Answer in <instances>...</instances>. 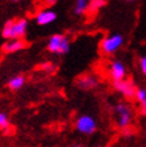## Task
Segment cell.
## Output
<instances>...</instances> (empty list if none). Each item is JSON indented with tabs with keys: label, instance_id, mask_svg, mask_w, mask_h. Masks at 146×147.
<instances>
[{
	"label": "cell",
	"instance_id": "1",
	"mask_svg": "<svg viewBox=\"0 0 146 147\" xmlns=\"http://www.w3.org/2000/svg\"><path fill=\"white\" fill-rule=\"evenodd\" d=\"M28 30V20L25 18H19V19H10L7 20L4 28L1 35L6 40H22L25 36Z\"/></svg>",
	"mask_w": 146,
	"mask_h": 147
},
{
	"label": "cell",
	"instance_id": "7",
	"mask_svg": "<svg viewBox=\"0 0 146 147\" xmlns=\"http://www.w3.org/2000/svg\"><path fill=\"white\" fill-rule=\"evenodd\" d=\"M114 87L116 91H119L120 93H122L125 97L127 98H132L135 97V92L137 89L134 87V85L127 82V80H121V82H114Z\"/></svg>",
	"mask_w": 146,
	"mask_h": 147
},
{
	"label": "cell",
	"instance_id": "17",
	"mask_svg": "<svg viewBox=\"0 0 146 147\" xmlns=\"http://www.w3.org/2000/svg\"><path fill=\"white\" fill-rule=\"evenodd\" d=\"M41 68L43 71H46V72H53L55 69V66L53 63H50V62H46V63H43L41 66Z\"/></svg>",
	"mask_w": 146,
	"mask_h": 147
},
{
	"label": "cell",
	"instance_id": "2",
	"mask_svg": "<svg viewBox=\"0 0 146 147\" xmlns=\"http://www.w3.org/2000/svg\"><path fill=\"white\" fill-rule=\"evenodd\" d=\"M123 43V37L119 34L109 35L104 37L101 42V49L105 55H112L118 51Z\"/></svg>",
	"mask_w": 146,
	"mask_h": 147
},
{
	"label": "cell",
	"instance_id": "19",
	"mask_svg": "<svg viewBox=\"0 0 146 147\" xmlns=\"http://www.w3.org/2000/svg\"><path fill=\"white\" fill-rule=\"evenodd\" d=\"M97 147H99V146H97Z\"/></svg>",
	"mask_w": 146,
	"mask_h": 147
},
{
	"label": "cell",
	"instance_id": "18",
	"mask_svg": "<svg viewBox=\"0 0 146 147\" xmlns=\"http://www.w3.org/2000/svg\"><path fill=\"white\" fill-rule=\"evenodd\" d=\"M71 147H85L84 145H80V144H74V145H72Z\"/></svg>",
	"mask_w": 146,
	"mask_h": 147
},
{
	"label": "cell",
	"instance_id": "11",
	"mask_svg": "<svg viewBox=\"0 0 146 147\" xmlns=\"http://www.w3.org/2000/svg\"><path fill=\"white\" fill-rule=\"evenodd\" d=\"M25 84V78L23 76H16V77H12L9 83H7V86H9V89L12 90V91H17L19 89L24 86Z\"/></svg>",
	"mask_w": 146,
	"mask_h": 147
},
{
	"label": "cell",
	"instance_id": "4",
	"mask_svg": "<svg viewBox=\"0 0 146 147\" xmlns=\"http://www.w3.org/2000/svg\"><path fill=\"white\" fill-rule=\"evenodd\" d=\"M115 111L118 114V124L120 128H127L129 124H130V121H132V109L128 104L126 103H119L116 104L115 107Z\"/></svg>",
	"mask_w": 146,
	"mask_h": 147
},
{
	"label": "cell",
	"instance_id": "16",
	"mask_svg": "<svg viewBox=\"0 0 146 147\" xmlns=\"http://www.w3.org/2000/svg\"><path fill=\"white\" fill-rule=\"evenodd\" d=\"M139 66H140L141 73L146 77V56L140 57V60H139Z\"/></svg>",
	"mask_w": 146,
	"mask_h": 147
},
{
	"label": "cell",
	"instance_id": "12",
	"mask_svg": "<svg viewBox=\"0 0 146 147\" xmlns=\"http://www.w3.org/2000/svg\"><path fill=\"white\" fill-rule=\"evenodd\" d=\"M89 10H90V3L86 1V0H77L74 7H73V12L77 16H82Z\"/></svg>",
	"mask_w": 146,
	"mask_h": 147
},
{
	"label": "cell",
	"instance_id": "8",
	"mask_svg": "<svg viewBox=\"0 0 146 147\" xmlns=\"http://www.w3.org/2000/svg\"><path fill=\"white\" fill-rule=\"evenodd\" d=\"M98 85V80L96 77L93 76H90V74H85V76H82L77 79V86L79 89L82 90H85V91H89V90H92L95 89Z\"/></svg>",
	"mask_w": 146,
	"mask_h": 147
},
{
	"label": "cell",
	"instance_id": "13",
	"mask_svg": "<svg viewBox=\"0 0 146 147\" xmlns=\"http://www.w3.org/2000/svg\"><path fill=\"white\" fill-rule=\"evenodd\" d=\"M135 98L140 103L141 105V113L143 114H146V89H137V92H135Z\"/></svg>",
	"mask_w": 146,
	"mask_h": 147
},
{
	"label": "cell",
	"instance_id": "15",
	"mask_svg": "<svg viewBox=\"0 0 146 147\" xmlns=\"http://www.w3.org/2000/svg\"><path fill=\"white\" fill-rule=\"evenodd\" d=\"M10 126L9 117L5 113H0V129H6Z\"/></svg>",
	"mask_w": 146,
	"mask_h": 147
},
{
	"label": "cell",
	"instance_id": "10",
	"mask_svg": "<svg viewBox=\"0 0 146 147\" xmlns=\"http://www.w3.org/2000/svg\"><path fill=\"white\" fill-rule=\"evenodd\" d=\"M25 47H26V45L23 40H11L5 43L4 50L6 53H16V51L24 49Z\"/></svg>",
	"mask_w": 146,
	"mask_h": 147
},
{
	"label": "cell",
	"instance_id": "9",
	"mask_svg": "<svg viewBox=\"0 0 146 147\" xmlns=\"http://www.w3.org/2000/svg\"><path fill=\"white\" fill-rule=\"evenodd\" d=\"M65 38H66V36L60 35V34L53 35L52 37L49 38L48 45H47V49H48L49 53H53V54L59 53L60 47H61V45H62V42H64Z\"/></svg>",
	"mask_w": 146,
	"mask_h": 147
},
{
	"label": "cell",
	"instance_id": "5",
	"mask_svg": "<svg viewBox=\"0 0 146 147\" xmlns=\"http://www.w3.org/2000/svg\"><path fill=\"white\" fill-rule=\"evenodd\" d=\"M109 74L114 82H121L125 80L126 77V66L119 60H114L109 65Z\"/></svg>",
	"mask_w": 146,
	"mask_h": 147
},
{
	"label": "cell",
	"instance_id": "6",
	"mask_svg": "<svg viewBox=\"0 0 146 147\" xmlns=\"http://www.w3.org/2000/svg\"><path fill=\"white\" fill-rule=\"evenodd\" d=\"M56 18H57V14L55 13V11L46 9V10L40 11L37 14H36L35 20H36V24H37V25L45 26V25L52 24L53 22L56 20Z\"/></svg>",
	"mask_w": 146,
	"mask_h": 147
},
{
	"label": "cell",
	"instance_id": "3",
	"mask_svg": "<svg viewBox=\"0 0 146 147\" xmlns=\"http://www.w3.org/2000/svg\"><path fill=\"white\" fill-rule=\"evenodd\" d=\"M76 129L84 135H91L97 129V122L90 115H82L76 121Z\"/></svg>",
	"mask_w": 146,
	"mask_h": 147
},
{
	"label": "cell",
	"instance_id": "14",
	"mask_svg": "<svg viewBox=\"0 0 146 147\" xmlns=\"http://www.w3.org/2000/svg\"><path fill=\"white\" fill-rule=\"evenodd\" d=\"M105 4L107 3L104 0H92V1H90V11L91 12L97 11L98 9H101V7H103Z\"/></svg>",
	"mask_w": 146,
	"mask_h": 147
}]
</instances>
